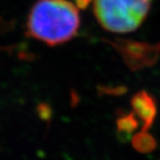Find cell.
<instances>
[{"mask_svg": "<svg viewBox=\"0 0 160 160\" xmlns=\"http://www.w3.org/2000/svg\"><path fill=\"white\" fill-rule=\"evenodd\" d=\"M79 25V11L70 0H38L27 22L30 35L49 45L72 39Z\"/></svg>", "mask_w": 160, "mask_h": 160, "instance_id": "cell-1", "label": "cell"}, {"mask_svg": "<svg viewBox=\"0 0 160 160\" xmlns=\"http://www.w3.org/2000/svg\"><path fill=\"white\" fill-rule=\"evenodd\" d=\"M152 0H94V13L105 30L124 34L138 29Z\"/></svg>", "mask_w": 160, "mask_h": 160, "instance_id": "cell-2", "label": "cell"}, {"mask_svg": "<svg viewBox=\"0 0 160 160\" xmlns=\"http://www.w3.org/2000/svg\"><path fill=\"white\" fill-rule=\"evenodd\" d=\"M132 105L138 115L145 121V124L150 127L156 111L153 98L146 92H141L133 98Z\"/></svg>", "mask_w": 160, "mask_h": 160, "instance_id": "cell-3", "label": "cell"}]
</instances>
